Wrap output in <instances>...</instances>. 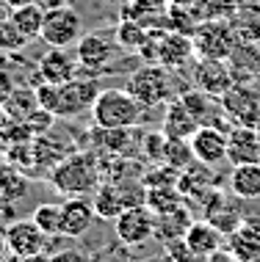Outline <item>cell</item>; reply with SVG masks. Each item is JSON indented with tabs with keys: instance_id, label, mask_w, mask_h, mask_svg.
Instances as JSON below:
<instances>
[{
	"instance_id": "e0dca14e",
	"label": "cell",
	"mask_w": 260,
	"mask_h": 262,
	"mask_svg": "<svg viewBox=\"0 0 260 262\" xmlns=\"http://www.w3.org/2000/svg\"><path fill=\"white\" fill-rule=\"evenodd\" d=\"M230 251L244 262H257L260 259V218H247L235 226L224 240Z\"/></svg>"
},
{
	"instance_id": "5b68a950",
	"label": "cell",
	"mask_w": 260,
	"mask_h": 262,
	"mask_svg": "<svg viewBox=\"0 0 260 262\" xmlns=\"http://www.w3.org/2000/svg\"><path fill=\"white\" fill-rule=\"evenodd\" d=\"M83 36V19L72 6H53L45 11L39 39L47 47H72Z\"/></svg>"
},
{
	"instance_id": "5bb4252c",
	"label": "cell",
	"mask_w": 260,
	"mask_h": 262,
	"mask_svg": "<svg viewBox=\"0 0 260 262\" xmlns=\"http://www.w3.org/2000/svg\"><path fill=\"white\" fill-rule=\"evenodd\" d=\"M194 53V41L188 33L177 31H158V63L166 69H180L191 61Z\"/></svg>"
},
{
	"instance_id": "484cf974",
	"label": "cell",
	"mask_w": 260,
	"mask_h": 262,
	"mask_svg": "<svg viewBox=\"0 0 260 262\" xmlns=\"http://www.w3.org/2000/svg\"><path fill=\"white\" fill-rule=\"evenodd\" d=\"M116 41L122 50H142V47L147 45V39H150V28L142 25L138 19H122L116 28Z\"/></svg>"
},
{
	"instance_id": "d6986e66",
	"label": "cell",
	"mask_w": 260,
	"mask_h": 262,
	"mask_svg": "<svg viewBox=\"0 0 260 262\" xmlns=\"http://www.w3.org/2000/svg\"><path fill=\"white\" fill-rule=\"evenodd\" d=\"M227 63H230V69H233L235 83L241 80V75H244V83L255 80L257 72H260V47H257V41H241L238 39L233 53L227 55Z\"/></svg>"
},
{
	"instance_id": "e575fe53",
	"label": "cell",
	"mask_w": 260,
	"mask_h": 262,
	"mask_svg": "<svg viewBox=\"0 0 260 262\" xmlns=\"http://www.w3.org/2000/svg\"><path fill=\"white\" fill-rule=\"evenodd\" d=\"M14 89H17V83H14V75L9 72V69H0V108L9 102V97L14 94Z\"/></svg>"
},
{
	"instance_id": "ab89813d",
	"label": "cell",
	"mask_w": 260,
	"mask_h": 262,
	"mask_svg": "<svg viewBox=\"0 0 260 262\" xmlns=\"http://www.w3.org/2000/svg\"><path fill=\"white\" fill-rule=\"evenodd\" d=\"M257 47H260V39H257Z\"/></svg>"
},
{
	"instance_id": "4fadbf2b",
	"label": "cell",
	"mask_w": 260,
	"mask_h": 262,
	"mask_svg": "<svg viewBox=\"0 0 260 262\" xmlns=\"http://www.w3.org/2000/svg\"><path fill=\"white\" fill-rule=\"evenodd\" d=\"M78 55L69 53V47H50V53H45L39 58V69L36 77L39 83H67L72 80L75 72H78Z\"/></svg>"
},
{
	"instance_id": "d6a6232c",
	"label": "cell",
	"mask_w": 260,
	"mask_h": 262,
	"mask_svg": "<svg viewBox=\"0 0 260 262\" xmlns=\"http://www.w3.org/2000/svg\"><path fill=\"white\" fill-rule=\"evenodd\" d=\"M166 144H169V138H166V133L164 130H152V133H147L144 141H142V152H144V158L147 160H152V163H164L166 158Z\"/></svg>"
},
{
	"instance_id": "ffe728a7",
	"label": "cell",
	"mask_w": 260,
	"mask_h": 262,
	"mask_svg": "<svg viewBox=\"0 0 260 262\" xmlns=\"http://www.w3.org/2000/svg\"><path fill=\"white\" fill-rule=\"evenodd\" d=\"M196 127H199V122L191 116V113L186 111V105L177 100H172L169 105H166V113H164V127L161 130L166 133V138H177V141H188L196 133Z\"/></svg>"
},
{
	"instance_id": "83f0119b",
	"label": "cell",
	"mask_w": 260,
	"mask_h": 262,
	"mask_svg": "<svg viewBox=\"0 0 260 262\" xmlns=\"http://www.w3.org/2000/svg\"><path fill=\"white\" fill-rule=\"evenodd\" d=\"M36 108H39V100H36V91H33V89H14V94L9 97V102L3 105L6 116H9V119H19V122H25V119L31 116Z\"/></svg>"
},
{
	"instance_id": "4dcf8cb0",
	"label": "cell",
	"mask_w": 260,
	"mask_h": 262,
	"mask_svg": "<svg viewBox=\"0 0 260 262\" xmlns=\"http://www.w3.org/2000/svg\"><path fill=\"white\" fill-rule=\"evenodd\" d=\"M28 41L31 39L11 23V17L0 19V53H19V50H25Z\"/></svg>"
},
{
	"instance_id": "ac0fdd59",
	"label": "cell",
	"mask_w": 260,
	"mask_h": 262,
	"mask_svg": "<svg viewBox=\"0 0 260 262\" xmlns=\"http://www.w3.org/2000/svg\"><path fill=\"white\" fill-rule=\"evenodd\" d=\"M64 210V221H61V237H81L86 235L94 224V207H91L89 199L83 196H69V199L61 204Z\"/></svg>"
},
{
	"instance_id": "7a4b0ae2",
	"label": "cell",
	"mask_w": 260,
	"mask_h": 262,
	"mask_svg": "<svg viewBox=\"0 0 260 262\" xmlns=\"http://www.w3.org/2000/svg\"><path fill=\"white\" fill-rule=\"evenodd\" d=\"M142 113L144 105L128 89H103L91 105V119L97 127H136Z\"/></svg>"
},
{
	"instance_id": "f1b7e54d",
	"label": "cell",
	"mask_w": 260,
	"mask_h": 262,
	"mask_svg": "<svg viewBox=\"0 0 260 262\" xmlns=\"http://www.w3.org/2000/svg\"><path fill=\"white\" fill-rule=\"evenodd\" d=\"M61 221H64L61 204H39V207L33 210V224H36L47 237H61Z\"/></svg>"
},
{
	"instance_id": "7c38bea8",
	"label": "cell",
	"mask_w": 260,
	"mask_h": 262,
	"mask_svg": "<svg viewBox=\"0 0 260 262\" xmlns=\"http://www.w3.org/2000/svg\"><path fill=\"white\" fill-rule=\"evenodd\" d=\"M235 83L233 69H230L227 61L222 58H199L194 63V86L205 94L222 97L224 91Z\"/></svg>"
},
{
	"instance_id": "d4e9b609",
	"label": "cell",
	"mask_w": 260,
	"mask_h": 262,
	"mask_svg": "<svg viewBox=\"0 0 260 262\" xmlns=\"http://www.w3.org/2000/svg\"><path fill=\"white\" fill-rule=\"evenodd\" d=\"M45 6L39 3H28V6H19V9H11V23L25 33L28 39H39L42 33V23H45Z\"/></svg>"
},
{
	"instance_id": "60d3db41",
	"label": "cell",
	"mask_w": 260,
	"mask_h": 262,
	"mask_svg": "<svg viewBox=\"0 0 260 262\" xmlns=\"http://www.w3.org/2000/svg\"><path fill=\"white\" fill-rule=\"evenodd\" d=\"M257 133H260V124H257Z\"/></svg>"
},
{
	"instance_id": "f546056e",
	"label": "cell",
	"mask_w": 260,
	"mask_h": 262,
	"mask_svg": "<svg viewBox=\"0 0 260 262\" xmlns=\"http://www.w3.org/2000/svg\"><path fill=\"white\" fill-rule=\"evenodd\" d=\"M19 196H25V177L19 168L3 166L0 168V199L17 202Z\"/></svg>"
},
{
	"instance_id": "52a82bcc",
	"label": "cell",
	"mask_w": 260,
	"mask_h": 262,
	"mask_svg": "<svg viewBox=\"0 0 260 262\" xmlns=\"http://www.w3.org/2000/svg\"><path fill=\"white\" fill-rule=\"evenodd\" d=\"M122 50L116 41V33L111 31H94V33H83L78 39V47H75V55H78V63L83 69H97L108 67L111 58Z\"/></svg>"
},
{
	"instance_id": "cb8c5ba5",
	"label": "cell",
	"mask_w": 260,
	"mask_h": 262,
	"mask_svg": "<svg viewBox=\"0 0 260 262\" xmlns=\"http://www.w3.org/2000/svg\"><path fill=\"white\" fill-rule=\"evenodd\" d=\"M144 204L152 210V215H166L183 207V193L177 185H161V188H147Z\"/></svg>"
},
{
	"instance_id": "44dd1931",
	"label": "cell",
	"mask_w": 260,
	"mask_h": 262,
	"mask_svg": "<svg viewBox=\"0 0 260 262\" xmlns=\"http://www.w3.org/2000/svg\"><path fill=\"white\" fill-rule=\"evenodd\" d=\"M230 190L238 199H260V163H241L230 174Z\"/></svg>"
},
{
	"instance_id": "4316f807",
	"label": "cell",
	"mask_w": 260,
	"mask_h": 262,
	"mask_svg": "<svg viewBox=\"0 0 260 262\" xmlns=\"http://www.w3.org/2000/svg\"><path fill=\"white\" fill-rule=\"evenodd\" d=\"M188 224H191V218H188L186 210H174V212H166V215H155V235H161L169 243V240H177L186 235Z\"/></svg>"
},
{
	"instance_id": "7402d4cb",
	"label": "cell",
	"mask_w": 260,
	"mask_h": 262,
	"mask_svg": "<svg viewBox=\"0 0 260 262\" xmlns=\"http://www.w3.org/2000/svg\"><path fill=\"white\" fill-rule=\"evenodd\" d=\"M180 102L186 105V111L191 113L199 124H213V113H216V105H219V97L213 94H205V91L199 89H191V91H183L180 94Z\"/></svg>"
},
{
	"instance_id": "30bf717a",
	"label": "cell",
	"mask_w": 260,
	"mask_h": 262,
	"mask_svg": "<svg viewBox=\"0 0 260 262\" xmlns=\"http://www.w3.org/2000/svg\"><path fill=\"white\" fill-rule=\"evenodd\" d=\"M6 240H9V251L19 259L28 257H39L47 249V235L33 224V218L28 221H14L11 226H6Z\"/></svg>"
},
{
	"instance_id": "6da1fadb",
	"label": "cell",
	"mask_w": 260,
	"mask_h": 262,
	"mask_svg": "<svg viewBox=\"0 0 260 262\" xmlns=\"http://www.w3.org/2000/svg\"><path fill=\"white\" fill-rule=\"evenodd\" d=\"M100 180L103 171L94 152H72L67 158H61L50 171L53 188L67 196H86L100 185Z\"/></svg>"
},
{
	"instance_id": "3957f363",
	"label": "cell",
	"mask_w": 260,
	"mask_h": 262,
	"mask_svg": "<svg viewBox=\"0 0 260 262\" xmlns=\"http://www.w3.org/2000/svg\"><path fill=\"white\" fill-rule=\"evenodd\" d=\"M128 91L136 97L144 108H155V105L172 102L174 86H172V69L161 67V63H144L128 77Z\"/></svg>"
},
{
	"instance_id": "2e32d148",
	"label": "cell",
	"mask_w": 260,
	"mask_h": 262,
	"mask_svg": "<svg viewBox=\"0 0 260 262\" xmlns=\"http://www.w3.org/2000/svg\"><path fill=\"white\" fill-rule=\"evenodd\" d=\"M227 160L233 166L241 163H260V133L257 127L235 124L227 133Z\"/></svg>"
},
{
	"instance_id": "9a60e30c",
	"label": "cell",
	"mask_w": 260,
	"mask_h": 262,
	"mask_svg": "<svg viewBox=\"0 0 260 262\" xmlns=\"http://www.w3.org/2000/svg\"><path fill=\"white\" fill-rule=\"evenodd\" d=\"M183 240H186V246L191 249L199 259H208L210 254H216L219 249H224V232L216 226L213 221H191L186 229V235H183Z\"/></svg>"
},
{
	"instance_id": "1f68e13d",
	"label": "cell",
	"mask_w": 260,
	"mask_h": 262,
	"mask_svg": "<svg viewBox=\"0 0 260 262\" xmlns=\"http://www.w3.org/2000/svg\"><path fill=\"white\" fill-rule=\"evenodd\" d=\"M166 166H172L174 171H183L194 163V152H191V144L188 141H177V138H169L166 144V158H164Z\"/></svg>"
},
{
	"instance_id": "8fae6325",
	"label": "cell",
	"mask_w": 260,
	"mask_h": 262,
	"mask_svg": "<svg viewBox=\"0 0 260 262\" xmlns=\"http://www.w3.org/2000/svg\"><path fill=\"white\" fill-rule=\"evenodd\" d=\"M194 152V160L205 163V166H219L222 160H227V136L222 133V127L213 124H199L196 133L188 138Z\"/></svg>"
},
{
	"instance_id": "8d00e7d4",
	"label": "cell",
	"mask_w": 260,
	"mask_h": 262,
	"mask_svg": "<svg viewBox=\"0 0 260 262\" xmlns=\"http://www.w3.org/2000/svg\"><path fill=\"white\" fill-rule=\"evenodd\" d=\"M6 251H9V240H6V229L0 226V259L6 257Z\"/></svg>"
},
{
	"instance_id": "f35d334b",
	"label": "cell",
	"mask_w": 260,
	"mask_h": 262,
	"mask_svg": "<svg viewBox=\"0 0 260 262\" xmlns=\"http://www.w3.org/2000/svg\"><path fill=\"white\" fill-rule=\"evenodd\" d=\"M9 9H19V6H28V3H39V0H3Z\"/></svg>"
},
{
	"instance_id": "9c48e42d",
	"label": "cell",
	"mask_w": 260,
	"mask_h": 262,
	"mask_svg": "<svg viewBox=\"0 0 260 262\" xmlns=\"http://www.w3.org/2000/svg\"><path fill=\"white\" fill-rule=\"evenodd\" d=\"M222 102V111L230 122L235 124H244V127H257L260 124V100L252 89H244L233 83L224 94L219 97Z\"/></svg>"
},
{
	"instance_id": "277c9868",
	"label": "cell",
	"mask_w": 260,
	"mask_h": 262,
	"mask_svg": "<svg viewBox=\"0 0 260 262\" xmlns=\"http://www.w3.org/2000/svg\"><path fill=\"white\" fill-rule=\"evenodd\" d=\"M194 41V53L196 58H222L227 61V55L233 53V47L238 45V33L235 28L224 19H205L194 28L191 33Z\"/></svg>"
},
{
	"instance_id": "74e56055",
	"label": "cell",
	"mask_w": 260,
	"mask_h": 262,
	"mask_svg": "<svg viewBox=\"0 0 260 262\" xmlns=\"http://www.w3.org/2000/svg\"><path fill=\"white\" fill-rule=\"evenodd\" d=\"M155 3H161V0H133V9H152Z\"/></svg>"
},
{
	"instance_id": "836d02e7",
	"label": "cell",
	"mask_w": 260,
	"mask_h": 262,
	"mask_svg": "<svg viewBox=\"0 0 260 262\" xmlns=\"http://www.w3.org/2000/svg\"><path fill=\"white\" fill-rule=\"evenodd\" d=\"M55 119H58L55 113L45 111V108H36V111L31 113V116L25 119V124H28V130L33 133V138H36V136H45V133L50 130V127L55 124Z\"/></svg>"
},
{
	"instance_id": "ba28073f",
	"label": "cell",
	"mask_w": 260,
	"mask_h": 262,
	"mask_svg": "<svg viewBox=\"0 0 260 262\" xmlns=\"http://www.w3.org/2000/svg\"><path fill=\"white\" fill-rule=\"evenodd\" d=\"M116 224V237L125 246H142L155 235V215L147 204H133L125 207L119 215L114 218Z\"/></svg>"
},
{
	"instance_id": "603a6c76",
	"label": "cell",
	"mask_w": 260,
	"mask_h": 262,
	"mask_svg": "<svg viewBox=\"0 0 260 262\" xmlns=\"http://www.w3.org/2000/svg\"><path fill=\"white\" fill-rule=\"evenodd\" d=\"M130 130L133 127H97L91 130V141L108 155H125L130 149Z\"/></svg>"
},
{
	"instance_id": "d590c367",
	"label": "cell",
	"mask_w": 260,
	"mask_h": 262,
	"mask_svg": "<svg viewBox=\"0 0 260 262\" xmlns=\"http://www.w3.org/2000/svg\"><path fill=\"white\" fill-rule=\"evenodd\" d=\"M205 262H244V259H238L233 251L227 249V246H224V249H219L216 254H210V257L205 259Z\"/></svg>"
},
{
	"instance_id": "8992f818",
	"label": "cell",
	"mask_w": 260,
	"mask_h": 262,
	"mask_svg": "<svg viewBox=\"0 0 260 262\" xmlns=\"http://www.w3.org/2000/svg\"><path fill=\"white\" fill-rule=\"evenodd\" d=\"M100 86H97L94 77H72L67 83H58V119H72L81 116L83 111H89L94 105Z\"/></svg>"
}]
</instances>
